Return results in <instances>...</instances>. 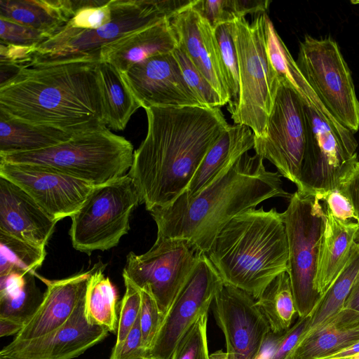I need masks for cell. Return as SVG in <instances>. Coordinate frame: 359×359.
Returning <instances> with one entry per match:
<instances>
[{"label": "cell", "mask_w": 359, "mask_h": 359, "mask_svg": "<svg viewBox=\"0 0 359 359\" xmlns=\"http://www.w3.org/2000/svg\"><path fill=\"white\" fill-rule=\"evenodd\" d=\"M147 132L128 173L149 212L172 204L187 189L205 156L229 124L220 108L144 109Z\"/></svg>", "instance_id": "cell-1"}, {"label": "cell", "mask_w": 359, "mask_h": 359, "mask_svg": "<svg viewBox=\"0 0 359 359\" xmlns=\"http://www.w3.org/2000/svg\"><path fill=\"white\" fill-rule=\"evenodd\" d=\"M98 60L22 68L0 84V110L20 120L72 135L107 127Z\"/></svg>", "instance_id": "cell-2"}, {"label": "cell", "mask_w": 359, "mask_h": 359, "mask_svg": "<svg viewBox=\"0 0 359 359\" xmlns=\"http://www.w3.org/2000/svg\"><path fill=\"white\" fill-rule=\"evenodd\" d=\"M278 172L266 170L264 159L248 152L198 195L182 194L172 204L149 211L157 238L187 241L206 253L219 232L233 217L271 198L290 199Z\"/></svg>", "instance_id": "cell-3"}, {"label": "cell", "mask_w": 359, "mask_h": 359, "mask_svg": "<svg viewBox=\"0 0 359 359\" xmlns=\"http://www.w3.org/2000/svg\"><path fill=\"white\" fill-rule=\"evenodd\" d=\"M224 285L257 299L287 271L288 247L282 212L261 206L233 217L205 253Z\"/></svg>", "instance_id": "cell-4"}, {"label": "cell", "mask_w": 359, "mask_h": 359, "mask_svg": "<svg viewBox=\"0 0 359 359\" xmlns=\"http://www.w3.org/2000/svg\"><path fill=\"white\" fill-rule=\"evenodd\" d=\"M133 154L129 140L104 127L44 149L2 155L0 160L47 166L96 187L125 175Z\"/></svg>", "instance_id": "cell-5"}, {"label": "cell", "mask_w": 359, "mask_h": 359, "mask_svg": "<svg viewBox=\"0 0 359 359\" xmlns=\"http://www.w3.org/2000/svg\"><path fill=\"white\" fill-rule=\"evenodd\" d=\"M194 0H110L111 20L95 30L58 32L36 48L29 66L79 60H100L104 46L132 32L170 20Z\"/></svg>", "instance_id": "cell-6"}, {"label": "cell", "mask_w": 359, "mask_h": 359, "mask_svg": "<svg viewBox=\"0 0 359 359\" xmlns=\"http://www.w3.org/2000/svg\"><path fill=\"white\" fill-rule=\"evenodd\" d=\"M266 13L250 23L245 17L235 20L233 36L239 68L240 97L231 115L235 124L249 127L255 137H264L279 85L268 57Z\"/></svg>", "instance_id": "cell-7"}, {"label": "cell", "mask_w": 359, "mask_h": 359, "mask_svg": "<svg viewBox=\"0 0 359 359\" xmlns=\"http://www.w3.org/2000/svg\"><path fill=\"white\" fill-rule=\"evenodd\" d=\"M321 202L314 194L297 190L282 212L288 247L287 272L299 318L310 316L323 297L314 286L326 218Z\"/></svg>", "instance_id": "cell-8"}, {"label": "cell", "mask_w": 359, "mask_h": 359, "mask_svg": "<svg viewBox=\"0 0 359 359\" xmlns=\"http://www.w3.org/2000/svg\"><path fill=\"white\" fill-rule=\"evenodd\" d=\"M138 204V193L128 174L94 187L71 217L72 246L88 255L116 246L128 233L131 214Z\"/></svg>", "instance_id": "cell-9"}, {"label": "cell", "mask_w": 359, "mask_h": 359, "mask_svg": "<svg viewBox=\"0 0 359 359\" xmlns=\"http://www.w3.org/2000/svg\"><path fill=\"white\" fill-rule=\"evenodd\" d=\"M296 64L321 104L341 126L359 130V100L351 72L338 44L330 37L305 35Z\"/></svg>", "instance_id": "cell-10"}, {"label": "cell", "mask_w": 359, "mask_h": 359, "mask_svg": "<svg viewBox=\"0 0 359 359\" xmlns=\"http://www.w3.org/2000/svg\"><path fill=\"white\" fill-rule=\"evenodd\" d=\"M304 103L307 133L297 191L320 196L337 188L358 142L351 131L333 123L312 103Z\"/></svg>", "instance_id": "cell-11"}, {"label": "cell", "mask_w": 359, "mask_h": 359, "mask_svg": "<svg viewBox=\"0 0 359 359\" xmlns=\"http://www.w3.org/2000/svg\"><path fill=\"white\" fill-rule=\"evenodd\" d=\"M201 253L186 240L156 238L145 253L128 254L123 277L140 290L147 289L165 316L191 276Z\"/></svg>", "instance_id": "cell-12"}, {"label": "cell", "mask_w": 359, "mask_h": 359, "mask_svg": "<svg viewBox=\"0 0 359 359\" xmlns=\"http://www.w3.org/2000/svg\"><path fill=\"white\" fill-rule=\"evenodd\" d=\"M307 126L304 101L287 81L279 85L264 137H255V154L300 189Z\"/></svg>", "instance_id": "cell-13"}, {"label": "cell", "mask_w": 359, "mask_h": 359, "mask_svg": "<svg viewBox=\"0 0 359 359\" xmlns=\"http://www.w3.org/2000/svg\"><path fill=\"white\" fill-rule=\"evenodd\" d=\"M212 308L224 335L226 352H216L210 359H262L271 331L257 299L224 284L216 294Z\"/></svg>", "instance_id": "cell-14"}, {"label": "cell", "mask_w": 359, "mask_h": 359, "mask_svg": "<svg viewBox=\"0 0 359 359\" xmlns=\"http://www.w3.org/2000/svg\"><path fill=\"white\" fill-rule=\"evenodd\" d=\"M223 285L205 253L201 252L191 276L164 316L149 349L151 359H171L177 346L191 327L201 315L208 313Z\"/></svg>", "instance_id": "cell-15"}, {"label": "cell", "mask_w": 359, "mask_h": 359, "mask_svg": "<svg viewBox=\"0 0 359 359\" xmlns=\"http://www.w3.org/2000/svg\"><path fill=\"white\" fill-rule=\"evenodd\" d=\"M0 177L29 194L52 218L72 217L94 187L51 168L0 160Z\"/></svg>", "instance_id": "cell-16"}, {"label": "cell", "mask_w": 359, "mask_h": 359, "mask_svg": "<svg viewBox=\"0 0 359 359\" xmlns=\"http://www.w3.org/2000/svg\"><path fill=\"white\" fill-rule=\"evenodd\" d=\"M123 74L144 109L202 107L186 82L174 52L150 57Z\"/></svg>", "instance_id": "cell-17"}, {"label": "cell", "mask_w": 359, "mask_h": 359, "mask_svg": "<svg viewBox=\"0 0 359 359\" xmlns=\"http://www.w3.org/2000/svg\"><path fill=\"white\" fill-rule=\"evenodd\" d=\"M85 297L59 328L35 339L11 341L2 348L0 357L4 359H74L102 341L109 332L88 322L84 311Z\"/></svg>", "instance_id": "cell-18"}, {"label": "cell", "mask_w": 359, "mask_h": 359, "mask_svg": "<svg viewBox=\"0 0 359 359\" xmlns=\"http://www.w3.org/2000/svg\"><path fill=\"white\" fill-rule=\"evenodd\" d=\"M169 21L176 34L178 46L210 83L224 104H228L229 92L212 27L193 8V4Z\"/></svg>", "instance_id": "cell-19"}, {"label": "cell", "mask_w": 359, "mask_h": 359, "mask_svg": "<svg viewBox=\"0 0 359 359\" xmlns=\"http://www.w3.org/2000/svg\"><path fill=\"white\" fill-rule=\"evenodd\" d=\"M93 267L60 280L43 279L47 286L43 299L13 342L45 336L62 326L84 298Z\"/></svg>", "instance_id": "cell-20"}, {"label": "cell", "mask_w": 359, "mask_h": 359, "mask_svg": "<svg viewBox=\"0 0 359 359\" xmlns=\"http://www.w3.org/2000/svg\"><path fill=\"white\" fill-rule=\"evenodd\" d=\"M57 221L24 190L0 177V231L46 248Z\"/></svg>", "instance_id": "cell-21"}, {"label": "cell", "mask_w": 359, "mask_h": 359, "mask_svg": "<svg viewBox=\"0 0 359 359\" xmlns=\"http://www.w3.org/2000/svg\"><path fill=\"white\" fill-rule=\"evenodd\" d=\"M178 47L176 34L167 19L128 33L104 46L100 61L125 73L133 65L154 56L173 53Z\"/></svg>", "instance_id": "cell-22"}, {"label": "cell", "mask_w": 359, "mask_h": 359, "mask_svg": "<svg viewBox=\"0 0 359 359\" xmlns=\"http://www.w3.org/2000/svg\"><path fill=\"white\" fill-rule=\"evenodd\" d=\"M325 211V221L320 242L316 290L322 296L348 262L355 244L359 241L356 222L341 221Z\"/></svg>", "instance_id": "cell-23"}, {"label": "cell", "mask_w": 359, "mask_h": 359, "mask_svg": "<svg viewBox=\"0 0 359 359\" xmlns=\"http://www.w3.org/2000/svg\"><path fill=\"white\" fill-rule=\"evenodd\" d=\"M254 144L255 135L249 127L229 125L205 156L184 196L189 199L198 195L253 149Z\"/></svg>", "instance_id": "cell-24"}, {"label": "cell", "mask_w": 359, "mask_h": 359, "mask_svg": "<svg viewBox=\"0 0 359 359\" xmlns=\"http://www.w3.org/2000/svg\"><path fill=\"white\" fill-rule=\"evenodd\" d=\"M89 1L0 0V18L53 36Z\"/></svg>", "instance_id": "cell-25"}, {"label": "cell", "mask_w": 359, "mask_h": 359, "mask_svg": "<svg viewBox=\"0 0 359 359\" xmlns=\"http://www.w3.org/2000/svg\"><path fill=\"white\" fill-rule=\"evenodd\" d=\"M359 342V311L344 308L297 344L290 359H322Z\"/></svg>", "instance_id": "cell-26"}, {"label": "cell", "mask_w": 359, "mask_h": 359, "mask_svg": "<svg viewBox=\"0 0 359 359\" xmlns=\"http://www.w3.org/2000/svg\"><path fill=\"white\" fill-rule=\"evenodd\" d=\"M73 135L54 127L20 120L0 110V156L44 149Z\"/></svg>", "instance_id": "cell-27"}, {"label": "cell", "mask_w": 359, "mask_h": 359, "mask_svg": "<svg viewBox=\"0 0 359 359\" xmlns=\"http://www.w3.org/2000/svg\"><path fill=\"white\" fill-rule=\"evenodd\" d=\"M97 75L106 124L114 130H123L142 106L123 73L114 65L100 61Z\"/></svg>", "instance_id": "cell-28"}, {"label": "cell", "mask_w": 359, "mask_h": 359, "mask_svg": "<svg viewBox=\"0 0 359 359\" xmlns=\"http://www.w3.org/2000/svg\"><path fill=\"white\" fill-rule=\"evenodd\" d=\"M34 273H12L0 276V318L22 325L29 320L42 301Z\"/></svg>", "instance_id": "cell-29"}, {"label": "cell", "mask_w": 359, "mask_h": 359, "mask_svg": "<svg viewBox=\"0 0 359 359\" xmlns=\"http://www.w3.org/2000/svg\"><path fill=\"white\" fill-rule=\"evenodd\" d=\"M105 266L102 262L93 266L86 290L84 311L89 323L116 334L118 294L115 286L103 273Z\"/></svg>", "instance_id": "cell-30"}, {"label": "cell", "mask_w": 359, "mask_h": 359, "mask_svg": "<svg viewBox=\"0 0 359 359\" xmlns=\"http://www.w3.org/2000/svg\"><path fill=\"white\" fill-rule=\"evenodd\" d=\"M273 334L287 331L297 315L290 277L287 271L276 276L257 299Z\"/></svg>", "instance_id": "cell-31"}, {"label": "cell", "mask_w": 359, "mask_h": 359, "mask_svg": "<svg viewBox=\"0 0 359 359\" xmlns=\"http://www.w3.org/2000/svg\"><path fill=\"white\" fill-rule=\"evenodd\" d=\"M358 272L359 241L355 244L346 266L323 295L310 316L304 337L310 332L325 324L344 309L346 299Z\"/></svg>", "instance_id": "cell-32"}, {"label": "cell", "mask_w": 359, "mask_h": 359, "mask_svg": "<svg viewBox=\"0 0 359 359\" xmlns=\"http://www.w3.org/2000/svg\"><path fill=\"white\" fill-rule=\"evenodd\" d=\"M46 255V248L0 231V276L34 273L41 266Z\"/></svg>", "instance_id": "cell-33"}, {"label": "cell", "mask_w": 359, "mask_h": 359, "mask_svg": "<svg viewBox=\"0 0 359 359\" xmlns=\"http://www.w3.org/2000/svg\"><path fill=\"white\" fill-rule=\"evenodd\" d=\"M214 32L220 65L229 92L227 110L232 115L237 109L240 97L238 59L233 22L218 25L214 29Z\"/></svg>", "instance_id": "cell-34"}, {"label": "cell", "mask_w": 359, "mask_h": 359, "mask_svg": "<svg viewBox=\"0 0 359 359\" xmlns=\"http://www.w3.org/2000/svg\"><path fill=\"white\" fill-rule=\"evenodd\" d=\"M174 54L179 62L189 87L201 105L208 108H220L225 105L219 93L194 66L184 51L178 46Z\"/></svg>", "instance_id": "cell-35"}, {"label": "cell", "mask_w": 359, "mask_h": 359, "mask_svg": "<svg viewBox=\"0 0 359 359\" xmlns=\"http://www.w3.org/2000/svg\"><path fill=\"white\" fill-rule=\"evenodd\" d=\"M111 20L110 0L93 1L76 11L67 25L59 32L71 34L97 29Z\"/></svg>", "instance_id": "cell-36"}, {"label": "cell", "mask_w": 359, "mask_h": 359, "mask_svg": "<svg viewBox=\"0 0 359 359\" xmlns=\"http://www.w3.org/2000/svg\"><path fill=\"white\" fill-rule=\"evenodd\" d=\"M309 317H299L297 322L281 334L270 332L262 359H290L292 351L305 335Z\"/></svg>", "instance_id": "cell-37"}, {"label": "cell", "mask_w": 359, "mask_h": 359, "mask_svg": "<svg viewBox=\"0 0 359 359\" xmlns=\"http://www.w3.org/2000/svg\"><path fill=\"white\" fill-rule=\"evenodd\" d=\"M208 313L201 315L177 346L171 359H210L207 340Z\"/></svg>", "instance_id": "cell-38"}, {"label": "cell", "mask_w": 359, "mask_h": 359, "mask_svg": "<svg viewBox=\"0 0 359 359\" xmlns=\"http://www.w3.org/2000/svg\"><path fill=\"white\" fill-rule=\"evenodd\" d=\"M126 292L121 302L116 340L112 351L116 350L137 320L141 308V291L130 280L123 277Z\"/></svg>", "instance_id": "cell-39"}, {"label": "cell", "mask_w": 359, "mask_h": 359, "mask_svg": "<svg viewBox=\"0 0 359 359\" xmlns=\"http://www.w3.org/2000/svg\"><path fill=\"white\" fill-rule=\"evenodd\" d=\"M140 291L142 302L139 316L140 325L143 345L149 351L165 316L161 312L151 293L147 289H142Z\"/></svg>", "instance_id": "cell-40"}, {"label": "cell", "mask_w": 359, "mask_h": 359, "mask_svg": "<svg viewBox=\"0 0 359 359\" xmlns=\"http://www.w3.org/2000/svg\"><path fill=\"white\" fill-rule=\"evenodd\" d=\"M50 36L43 32L0 18V41L10 45L37 48Z\"/></svg>", "instance_id": "cell-41"}, {"label": "cell", "mask_w": 359, "mask_h": 359, "mask_svg": "<svg viewBox=\"0 0 359 359\" xmlns=\"http://www.w3.org/2000/svg\"><path fill=\"white\" fill-rule=\"evenodd\" d=\"M350 201L359 225V161L355 154L339 177L337 188Z\"/></svg>", "instance_id": "cell-42"}, {"label": "cell", "mask_w": 359, "mask_h": 359, "mask_svg": "<svg viewBox=\"0 0 359 359\" xmlns=\"http://www.w3.org/2000/svg\"><path fill=\"white\" fill-rule=\"evenodd\" d=\"M193 8L208 21L213 29L236 20L229 0H195Z\"/></svg>", "instance_id": "cell-43"}, {"label": "cell", "mask_w": 359, "mask_h": 359, "mask_svg": "<svg viewBox=\"0 0 359 359\" xmlns=\"http://www.w3.org/2000/svg\"><path fill=\"white\" fill-rule=\"evenodd\" d=\"M324 203V208L341 221H357L354 209L348 198L338 189L330 190L317 196Z\"/></svg>", "instance_id": "cell-44"}, {"label": "cell", "mask_w": 359, "mask_h": 359, "mask_svg": "<svg viewBox=\"0 0 359 359\" xmlns=\"http://www.w3.org/2000/svg\"><path fill=\"white\" fill-rule=\"evenodd\" d=\"M138 356H149V350L143 345L139 317L121 346L111 351L109 359H130Z\"/></svg>", "instance_id": "cell-45"}, {"label": "cell", "mask_w": 359, "mask_h": 359, "mask_svg": "<svg viewBox=\"0 0 359 359\" xmlns=\"http://www.w3.org/2000/svg\"><path fill=\"white\" fill-rule=\"evenodd\" d=\"M35 49L0 42V65L12 66L19 69L27 67L32 61Z\"/></svg>", "instance_id": "cell-46"}, {"label": "cell", "mask_w": 359, "mask_h": 359, "mask_svg": "<svg viewBox=\"0 0 359 359\" xmlns=\"http://www.w3.org/2000/svg\"><path fill=\"white\" fill-rule=\"evenodd\" d=\"M271 1L269 0H229L231 11L236 18L245 17L248 14L266 13Z\"/></svg>", "instance_id": "cell-47"}, {"label": "cell", "mask_w": 359, "mask_h": 359, "mask_svg": "<svg viewBox=\"0 0 359 359\" xmlns=\"http://www.w3.org/2000/svg\"><path fill=\"white\" fill-rule=\"evenodd\" d=\"M344 308L359 311V272L346 299Z\"/></svg>", "instance_id": "cell-48"}, {"label": "cell", "mask_w": 359, "mask_h": 359, "mask_svg": "<svg viewBox=\"0 0 359 359\" xmlns=\"http://www.w3.org/2000/svg\"><path fill=\"white\" fill-rule=\"evenodd\" d=\"M23 325L17 322L0 318V337H8L17 334L22 328Z\"/></svg>", "instance_id": "cell-49"}, {"label": "cell", "mask_w": 359, "mask_h": 359, "mask_svg": "<svg viewBox=\"0 0 359 359\" xmlns=\"http://www.w3.org/2000/svg\"><path fill=\"white\" fill-rule=\"evenodd\" d=\"M322 359H359V342Z\"/></svg>", "instance_id": "cell-50"}, {"label": "cell", "mask_w": 359, "mask_h": 359, "mask_svg": "<svg viewBox=\"0 0 359 359\" xmlns=\"http://www.w3.org/2000/svg\"><path fill=\"white\" fill-rule=\"evenodd\" d=\"M130 359H151L149 356H138V357H134Z\"/></svg>", "instance_id": "cell-51"}, {"label": "cell", "mask_w": 359, "mask_h": 359, "mask_svg": "<svg viewBox=\"0 0 359 359\" xmlns=\"http://www.w3.org/2000/svg\"><path fill=\"white\" fill-rule=\"evenodd\" d=\"M351 3L352 4H359V1H352Z\"/></svg>", "instance_id": "cell-52"}, {"label": "cell", "mask_w": 359, "mask_h": 359, "mask_svg": "<svg viewBox=\"0 0 359 359\" xmlns=\"http://www.w3.org/2000/svg\"><path fill=\"white\" fill-rule=\"evenodd\" d=\"M0 359H4V358L0 357Z\"/></svg>", "instance_id": "cell-53"}]
</instances>
